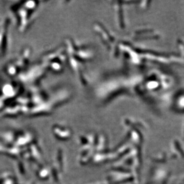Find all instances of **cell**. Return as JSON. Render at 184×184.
I'll return each instance as SVG.
<instances>
[]
</instances>
